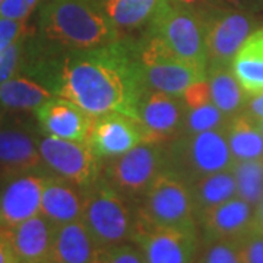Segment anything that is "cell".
<instances>
[{"mask_svg":"<svg viewBox=\"0 0 263 263\" xmlns=\"http://www.w3.org/2000/svg\"><path fill=\"white\" fill-rule=\"evenodd\" d=\"M226 136L234 162L263 158V136L259 123L246 110L228 119Z\"/></svg>","mask_w":263,"mask_h":263,"instance_id":"7402d4cb","label":"cell"},{"mask_svg":"<svg viewBox=\"0 0 263 263\" xmlns=\"http://www.w3.org/2000/svg\"><path fill=\"white\" fill-rule=\"evenodd\" d=\"M253 206L238 196L209 209L199 216L203 243L238 241L252 231Z\"/></svg>","mask_w":263,"mask_h":263,"instance_id":"9a60e30c","label":"cell"},{"mask_svg":"<svg viewBox=\"0 0 263 263\" xmlns=\"http://www.w3.org/2000/svg\"><path fill=\"white\" fill-rule=\"evenodd\" d=\"M132 243L139 247L145 263H196L197 228L152 226L138 216Z\"/></svg>","mask_w":263,"mask_h":263,"instance_id":"30bf717a","label":"cell"},{"mask_svg":"<svg viewBox=\"0 0 263 263\" xmlns=\"http://www.w3.org/2000/svg\"><path fill=\"white\" fill-rule=\"evenodd\" d=\"M252 231L263 234V197L253 206V219H252Z\"/></svg>","mask_w":263,"mask_h":263,"instance_id":"f35d334b","label":"cell"},{"mask_svg":"<svg viewBox=\"0 0 263 263\" xmlns=\"http://www.w3.org/2000/svg\"><path fill=\"white\" fill-rule=\"evenodd\" d=\"M98 2H100V0H98Z\"/></svg>","mask_w":263,"mask_h":263,"instance_id":"7bdbcfd3","label":"cell"},{"mask_svg":"<svg viewBox=\"0 0 263 263\" xmlns=\"http://www.w3.org/2000/svg\"><path fill=\"white\" fill-rule=\"evenodd\" d=\"M54 94L28 76H13L0 84V105L16 111H35Z\"/></svg>","mask_w":263,"mask_h":263,"instance_id":"d4e9b609","label":"cell"},{"mask_svg":"<svg viewBox=\"0 0 263 263\" xmlns=\"http://www.w3.org/2000/svg\"><path fill=\"white\" fill-rule=\"evenodd\" d=\"M86 142L100 160L108 161L146 142V135L136 119L126 114L107 113L92 117Z\"/></svg>","mask_w":263,"mask_h":263,"instance_id":"4fadbf2b","label":"cell"},{"mask_svg":"<svg viewBox=\"0 0 263 263\" xmlns=\"http://www.w3.org/2000/svg\"><path fill=\"white\" fill-rule=\"evenodd\" d=\"M199 13L205 28L206 69L231 65L246 38L259 27L256 15L247 12L208 6Z\"/></svg>","mask_w":263,"mask_h":263,"instance_id":"ba28073f","label":"cell"},{"mask_svg":"<svg viewBox=\"0 0 263 263\" xmlns=\"http://www.w3.org/2000/svg\"><path fill=\"white\" fill-rule=\"evenodd\" d=\"M259 123V127H260V132H262V136H263V122H257Z\"/></svg>","mask_w":263,"mask_h":263,"instance_id":"60d3db41","label":"cell"},{"mask_svg":"<svg viewBox=\"0 0 263 263\" xmlns=\"http://www.w3.org/2000/svg\"><path fill=\"white\" fill-rule=\"evenodd\" d=\"M181 100L186 105V108H195V107L211 103V91H209V84L206 79L197 81L193 85H190L181 94Z\"/></svg>","mask_w":263,"mask_h":263,"instance_id":"836d02e7","label":"cell"},{"mask_svg":"<svg viewBox=\"0 0 263 263\" xmlns=\"http://www.w3.org/2000/svg\"><path fill=\"white\" fill-rule=\"evenodd\" d=\"M230 69L249 97L263 92V25L246 38Z\"/></svg>","mask_w":263,"mask_h":263,"instance_id":"44dd1931","label":"cell"},{"mask_svg":"<svg viewBox=\"0 0 263 263\" xmlns=\"http://www.w3.org/2000/svg\"><path fill=\"white\" fill-rule=\"evenodd\" d=\"M186 105L181 97L146 89L136 108V120L146 135V142L171 141L181 135Z\"/></svg>","mask_w":263,"mask_h":263,"instance_id":"5bb4252c","label":"cell"},{"mask_svg":"<svg viewBox=\"0 0 263 263\" xmlns=\"http://www.w3.org/2000/svg\"><path fill=\"white\" fill-rule=\"evenodd\" d=\"M84 211V189L47 174L41 195L40 214L46 216L54 227L65 226L82 218Z\"/></svg>","mask_w":263,"mask_h":263,"instance_id":"ac0fdd59","label":"cell"},{"mask_svg":"<svg viewBox=\"0 0 263 263\" xmlns=\"http://www.w3.org/2000/svg\"><path fill=\"white\" fill-rule=\"evenodd\" d=\"M35 116L44 135L69 141H86L92 123L91 114L56 95L41 104L35 110Z\"/></svg>","mask_w":263,"mask_h":263,"instance_id":"2e32d148","label":"cell"},{"mask_svg":"<svg viewBox=\"0 0 263 263\" xmlns=\"http://www.w3.org/2000/svg\"><path fill=\"white\" fill-rule=\"evenodd\" d=\"M246 111L253 119H256L257 122H263V92L249 97Z\"/></svg>","mask_w":263,"mask_h":263,"instance_id":"74e56055","label":"cell"},{"mask_svg":"<svg viewBox=\"0 0 263 263\" xmlns=\"http://www.w3.org/2000/svg\"><path fill=\"white\" fill-rule=\"evenodd\" d=\"M176 2H179L181 5H184V6H187L190 9L196 10V12H200V10L206 9L208 5L205 0H176Z\"/></svg>","mask_w":263,"mask_h":263,"instance_id":"ab89813d","label":"cell"},{"mask_svg":"<svg viewBox=\"0 0 263 263\" xmlns=\"http://www.w3.org/2000/svg\"><path fill=\"white\" fill-rule=\"evenodd\" d=\"M227 122L228 117L211 101L200 107L186 108L181 135L208 130H226Z\"/></svg>","mask_w":263,"mask_h":263,"instance_id":"83f0119b","label":"cell"},{"mask_svg":"<svg viewBox=\"0 0 263 263\" xmlns=\"http://www.w3.org/2000/svg\"><path fill=\"white\" fill-rule=\"evenodd\" d=\"M238 253L241 263H263V234L250 231L238 240Z\"/></svg>","mask_w":263,"mask_h":263,"instance_id":"1f68e13d","label":"cell"},{"mask_svg":"<svg viewBox=\"0 0 263 263\" xmlns=\"http://www.w3.org/2000/svg\"><path fill=\"white\" fill-rule=\"evenodd\" d=\"M82 222L100 249L132 241L136 212L105 179L84 189Z\"/></svg>","mask_w":263,"mask_h":263,"instance_id":"277c9868","label":"cell"},{"mask_svg":"<svg viewBox=\"0 0 263 263\" xmlns=\"http://www.w3.org/2000/svg\"><path fill=\"white\" fill-rule=\"evenodd\" d=\"M148 32L181 60L206 69L205 28L199 12L176 0H161L148 24Z\"/></svg>","mask_w":263,"mask_h":263,"instance_id":"5b68a950","label":"cell"},{"mask_svg":"<svg viewBox=\"0 0 263 263\" xmlns=\"http://www.w3.org/2000/svg\"><path fill=\"white\" fill-rule=\"evenodd\" d=\"M231 171L234 174L237 196L256 206L263 197V158L235 161Z\"/></svg>","mask_w":263,"mask_h":263,"instance_id":"4316f807","label":"cell"},{"mask_svg":"<svg viewBox=\"0 0 263 263\" xmlns=\"http://www.w3.org/2000/svg\"><path fill=\"white\" fill-rule=\"evenodd\" d=\"M0 263H18L10 241V230L5 227H0Z\"/></svg>","mask_w":263,"mask_h":263,"instance_id":"8d00e7d4","label":"cell"},{"mask_svg":"<svg viewBox=\"0 0 263 263\" xmlns=\"http://www.w3.org/2000/svg\"><path fill=\"white\" fill-rule=\"evenodd\" d=\"M25 43L27 34L16 40L9 47L0 51V84L16 76L22 70L24 57H25Z\"/></svg>","mask_w":263,"mask_h":263,"instance_id":"f546056e","label":"cell"},{"mask_svg":"<svg viewBox=\"0 0 263 263\" xmlns=\"http://www.w3.org/2000/svg\"><path fill=\"white\" fill-rule=\"evenodd\" d=\"M2 2H3V0H0V5H2Z\"/></svg>","mask_w":263,"mask_h":263,"instance_id":"b9f144b4","label":"cell"},{"mask_svg":"<svg viewBox=\"0 0 263 263\" xmlns=\"http://www.w3.org/2000/svg\"><path fill=\"white\" fill-rule=\"evenodd\" d=\"M138 216L152 226L197 228L189 184L167 171H162L142 196Z\"/></svg>","mask_w":263,"mask_h":263,"instance_id":"52a82bcc","label":"cell"},{"mask_svg":"<svg viewBox=\"0 0 263 263\" xmlns=\"http://www.w3.org/2000/svg\"><path fill=\"white\" fill-rule=\"evenodd\" d=\"M164 171L192 184L200 177L230 170L234 158L226 130L184 133L164 142Z\"/></svg>","mask_w":263,"mask_h":263,"instance_id":"3957f363","label":"cell"},{"mask_svg":"<svg viewBox=\"0 0 263 263\" xmlns=\"http://www.w3.org/2000/svg\"><path fill=\"white\" fill-rule=\"evenodd\" d=\"M43 164L60 179L86 189L100 179V158L86 141H69L53 136L38 139Z\"/></svg>","mask_w":263,"mask_h":263,"instance_id":"8fae6325","label":"cell"},{"mask_svg":"<svg viewBox=\"0 0 263 263\" xmlns=\"http://www.w3.org/2000/svg\"><path fill=\"white\" fill-rule=\"evenodd\" d=\"M56 227L41 214L10 228V241L18 263H50Z\"/></svg>","mask_w":263,"mask_h":263,"instance_id":"d6986e66","label":"cell"},{"mask_svg":"<svg viewBox=\"0 0 263 263\" xmlns=\"http://www.w3.org/2000/svg\"><path fill=\"white\" fill-rule=\"evenodd\" d=\"M47 174L27 171L3 177L0 187V227L13 228L40 214Z\"/></svg>","mask_w":263,"mask_h":263,"instance_id":"7c38bea8","label":"cell"},{"mask_svg":"<svg viewBox=\"0 0 263 263\" xmlns=\"http://www.w3.org/2000/svg\"><path fill=\"white\" fill-rule=\"evenodd\" d=\"M196 263H241L238 241H208L197 256Z\"/></svg>","mask_w":263,"mask_h":263,"instance_id":"f1b7e54d","label":"cell"},{"mask_svg":"<svg viewBox=\"0 0 263 263\" xmlns=\"http://www.w3.org/2000/svg\"><path fill=\"white\" fill-rule=\"evenodd\" d=\"M32 9L28 0H3L0 5V18L27 21Z\"/></svg>","mask_w":263,"mask_h":263,"instance_id":"d590c367","label":"cell"},{"mask_svg":"<svg viewBox=\"0 0 263 263\" xmlns=\"http://www.w3.org/2000/svg\"><path fill=\"white\" fill-rule=\"evenodd\" d=\"M27 34V21L0 18V51Z\"/></svg>","mask_w":263,"mask_h":263,"instance_id":"d6a6232c","label":"cell"},{"mask_svg":"<svg viewBox=\"0 0 263 263\" xmlns=\"http://www.w3.org/2000/svg\"><path fill=\"white\" fill-rule=\"evenodd\" d=\"M146 89L138 48L122 38L103 47L69 51L50 88L92 117L120 113L133 119Z\"/></svg>","mask_w":263,"mask_h":263,"instance_id":"6da1fadb","label":"cell"},{"mask_svg":"<svg viewBox=\"0 0 263 263\" xmlns=\"http://www.w3.org/2000/svg\"><path fill=\"white\" fill-rule=\"evenodd\" d=\"M95 263H145V260L135 243H123L100 249Z\"/></svg>","mask_w":263,"mask_h":263,"instance_id":"4dcf8cb0","label":"cell"},{"mask_svg":"<svg viewBox=\"0 0 263 263\" xmlns=\"http://www.w3.org/2000/svg\"><path fill=\"white\" fill-rule=\"evenodd\" d=\"M164 143L142 142L129 152L108 160L105 180L127 199L142 197L164 171Z\"/></svg>","mask_w":263,"mask_h":263,"instance_id":"9c48e42d","label":"cell"},{"mask_svg":"<svg viewBox=\"0 0 263 263\" xmlns=\"http://www.w3.org/2000/svg\"><path fill=\"white\" fill-rule=\"evenodd\" d=\"M161 0H100L107 18L120 31L148 25Z\"/></svg>","mask_w":263,"mask_h":263,"instance_id":"484cf974","label":"cell"},{"mask_svg":"<svg viewBox=\"0 0 263 263\" xmlns=\"http://www.w3.org/2000/svg\"><path fill=\"white\" fill-rule=\"evenodd\" d=\"M38 24L47 43L69 51L103 47L120 40L98 0H46Z\"/></svg>","mask_w":263,"mask_h":263,"instance_id":"7a4b0ae2","label":"cell"},{"mask_svg":"<svg viewBox=\"0 0 263 263\" xmlns=\"http://www.w3.org/2000/svg\"><path fill=\"white\" fill-rule=\"evenodd\" d=\"M206 81L211 91V101L228 119L245 111L249 95L235 79L230 66H216L206 69Z\"/></svg>","mask_w":263,"mask_h":263,"instance_id":"603a6c76","label":"cell"},{"mask_svg":"<svg viewBox=\"0 0 263 263\" xmlns=\"http://www.w3.org/2000/svg\"><path fill=\"white\" fill-rule=\"evenodd\" d=\"M189 187L197 219L209 209L237 196V186L231 168L200 177L192 184H189Z\"/></svg>","mask_w":263,"mask_h":263,"instance_id":"cb8c5ba5","label":"cell"},{"mask_svg":"<svg viewBox=\"0 0 263 263\" xmlns=\"http://www.w3.org/2000/svg\"><path fill=\"white\" fill-rule=\"evenodd\" d=\"M100 247L82 219L56 227L50 263H95Z\"/></svg>","mask_w":263,"mask_h":263,"instance_id":"ffe728a7","label":"cell"},{"mask_svg":"<svg viewBox=\"0 0 263 263\" xmlns=\"http://www.w3.org/2000/svg\"><path fill=\"white\" fill-rule=\"evenodd\" d=\"M208 6L218 9H231L257 15L263 10V0H205Z\"/></svg>","mask_w":263,"mask_h":263,"instance_id":"e575fe53","label":"cell"},{"mask_svg":"<svg viewBox=\"0 0 263 263\" xmlns=\"http://www.w3.org/2000/svg\"><path fill=\"white\" fill-rule=\"evenodd\" d=\"M43 160L34 133L22 126L0 129V174L9 177L27 171H41Z\"/></svg>","mask_w":263,"mask_h":263,"instance_id":"e0dca14e","label":"cell"},{"mask_svg":"<svg viewBox=\"0 0 263 263\" xmlns=\"http://www.w3.org/2000/svg\"><path fill=\"white\" fill-rule=\"evenodd\" d=\"M138 48L143 84L148 89L181 97L190 85L206 79V69L181 60L160 38L146 32Z\"/></svg>","mask_w":263,"mask_h":263,"instance_id":"8992f818","label":"cell"}]
</instances>
